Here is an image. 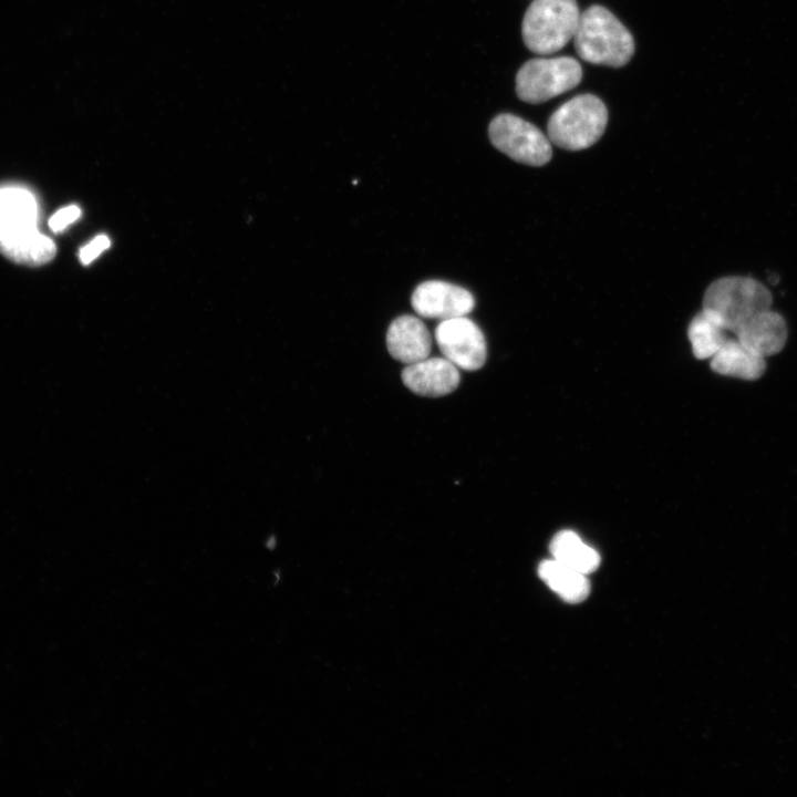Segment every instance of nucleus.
Here are the masks:
<instances>
[{"instance_id": "obj_10", "label": "nucleus", "mask_w": 797, "mask_h": 797, "mask_svg": "<svg viewBox=\"0 0 797 797\" xmlns=\"http://www.w3.org/2000/svg\"><path fill=\"white\" fill-rule=\"evenodd\" d=\"M386 346L395 360L407 365L428 358L432 338L421 319L404 314L390 324L386 333Z\"/></svg>"}, {"instance_id": "obj_18", "label": "nucleus", "mask_w": 797, "mask_h": 797, "mask_svg": "<svg viewBox=\"0 0 797 797\" xmlns=\"http://www.w3.org/2000/svg\"><path fill=\"white\" fill-rule=\"evenodd\" d=\"M81 216V209L77 206H68L58 210L49 220V227L53 231H61L69 225L74 222Z\"/></svg>"}, {"instance_id": "obj_12", "label": "nucleus", "mask_w": 797, "mask_h": 797, "mask_svg": "<svg viewBox=\"0 0 797 797\" xmlns=\"http://www.w3.org/2000/svg\"><path fill=\"white\" fill-rule=\"evenodd\" d=\"M39 207L28 189L17 186L0 188V238L38 229Z\"/></svg>"}, {"instance_id": "obj_5", "label": "nucleus", "mask_w": 797, "mask_h": 797, "mask_svg": "<svg viewBox=\"0 0 797 797\" xmlns=\"http://www.w3.org/2000/svg\"><path fill=\"white\" fill-rule=\"evenodd\" d=\"M582 79L580 63L571 56L531 59L516 75V93L527 103H544L576 87Z\"/></svg>"}, {"instance_id": "obj_17", "label": "nucleus", "mask_w": 797, "mask_h": 797, "mask_svg": "<svg viewBox=\"0 0 797 797\" xmlns=\"http://www.w3.org/2000/svg\"><path fill=\"white\" fill-rule=\"evenodd\" d=\"M728 331L720 325L703 310L691 321L687 337L696 359H711L729 339Z\"/></svg>"}, {"instance_id": "obj_8", "label": "nucleus", "mask_w": 797, "mask_h": 797, "mask_svg": "<svg viewBox=\"0 0 797 797\" xmlns=\"http://www.w3.org/2000/svg\"><path fill=\"white\" fill-rule=\"evenodd\" d=\"M411 303L421 317L442 321L468 314L475 307V299L463 287L428 280L416 287Z\"/></svg>"}, {"instance_id": "obj_3", "label": "nucleus", "mask_w": 797, "mask_h": 797, "mask_svg": "<svg viewBox=\"0 0 797 797\" xmlns=\"http://www.w3.org/2000/svg\"><path fill=\"white\" fill-rule=\"evenodd\" d=\"M607 123L604 103L593 94H580L551 114L547 125L548 137L560 148L580 151L599 141Z\"/></svg>"}, {"instance_id": "obj_9", "label": "nucleus", "mask_w": 797, "mask_h": 797, "mask_svg": "<svg viewBox=\"0 0 797 797\" xmlns=\"http://www.w3.org/2000/svg\"><path fill=\"white\" fill-rule=\"evenodd\" d=\"M401 376L413 393L429 397L447 395L460 382L458 368L445 358H426L407 364Z\"/></svg>"}, {"instance_id": "obj_2", "label": "nucleus", "mask_w": 797, "mask_h": 797, "mask_svg": "<svg viewBox=\"0 0 797 797\" xmlns=\"http://www.w3.org/2000/svg\"><path fill=\"white\" fill-rule=\"evenodd\" d=\"M772 294L749 277H724L713 281L703 297V311L726 331L735 333L756 313L770 309Z\"/></svg>"}, {"instance_id": "obj_13", "label": "nucleus", "mask_w": 797, "mask_h": 797, "mask_svg": "<svg viewBox=\"0 0 797 797\" xmlns=\"http://www.w3.org/2000/svg\"><path fill=\"white\" fill-rule=\"evenodd\" d=\"M711 369L722 375L753 381L764 374L766 361L736 338H729L711 358Z\"/></svg>"}, {"instance_id": "obj_15", "label": "nucleus", "mask_w": 797, "mask_h": 797, "mask_svg": "<svg viewBox=\"0 0 797 797\" xmlns=\"http://www.w3.org/2000/svg\"><path fill=\"white\" fill-rule=\"evenodd\" d=\"M538 575L550 589L568 602H580L590 592L587 575L556 559L544 560L538 567Z\"/></svg>"}, {"instance_id": "obj_4", "label": "nucleus", "mask_w": 797, "mask_h": 797, "mask_svg": "<svg viewBox=\"0 0 797 797\" xmlns=\"http://www.w3.org/2000/svg\"><path fill=\"white\" fill-rule=\"evenodd\" d=\"M579 17L576 0H534L522 19L526 46L537 54L558 52L573 38Z\"/></svg>"}, {"instance_id": "obj_7", "label": "nucleus", "mask_w": 797, "mask_h": 797, "mask_svg": "<svg viewBox=\"0 0 797 797\" xmlns=\"http://www.w3.org/2000/svg\"><path fill=\"white\" fill-rule=\"evenodd\" d=\"M435 340L444 358L458 369L476 371L486 361L484 333L466 315L442 320L435 329Z\"/></svg>"}, {"instance_id": "obj_6", "label": "nucleus", "mask_w": 797, "mask_h": 797, "mask_svg": "<svg viewBox=\"0 0 797 797\" xmlns=\"http://www.w3.org/2000/svg\"><path fill=\"white\" fill-rule=\"evenodd\" d=\"M491 144L511 159L531 166L547 164L552 155L549 138L534 124L503 113L488 127Z\"/></svg>"}, {"instance_id": "obj_1", "label": "nucleus", "mask_w": 797, "mask_h": 797, "mask_svg": "<svg viewBox=\"0 0 797 797\" xmlns=\"http://www.w3.org/2000/svg\"><path fill=\"white\" fill-rule=\"evenodd\" d=\"M573 38L578 55L592 64L621 68L634 53V40L629 30L599 4L580 13Z\"/></svg>"}, {"instance_id": "obj_19", "label": "nucleus", "mask_w": 797, "mask_h": 797, "mask_svg": "<svg viewBox=\"0 0 797 797\" xmlns=\"http://www.w3.org/2000/svg\"><path fill=\"white\" fill-rule=\"evenodd\" d=\"M111 242L107 236L101 235L95 237L91 242L85 245L80 251V260L83 265L91 263L104 250L110 247Z\"/></svg>"}, {"instance_id": "obj_11", "label": "nucleus", "mask_w": 797, "mask_h": 797, "mask_svg": "<svg viewBox=\"0 0 797 797\" xmlns=\"http://www.w3.org/2000/svg\"><path fill=\"white\" fill-rule=\"evenodd\" d=\"M734 334L746 348L766 358L780 352L785 346L787 325L779 313L767 309L756 313Z\"/></svg>"}, {"instance_id": "obj_16", "label": "nucleus", "mask_w": 797, "mask_h": 797, "mask_svg": "<svg viewBox=\"0 0 797 797\" xmlns=\"http://www.w3.org/2000/svg\"><path fill=\"white\" fill-rule=\"evenodd\" d=\"M550 552L557 561L588 575L600 565V555L571 530L555 535L550 542Z\"/></svg>"}, {"instance_id": "obj_14", "label": "nucleus", "mask_w": 797, "mask_h": 797, "mask_svg": "<svg viewBox=\"0 0 797 797\" xmlns=\"http://www.w3.org/2000/svg\"><path fill=\"white\" fill-rule=\"evenodd\" d=\"M0 251L10 260L39 266L49 262L55 256V245L39 229H33L17 236L0 238Z\"/></svg>"}]
</instances>
